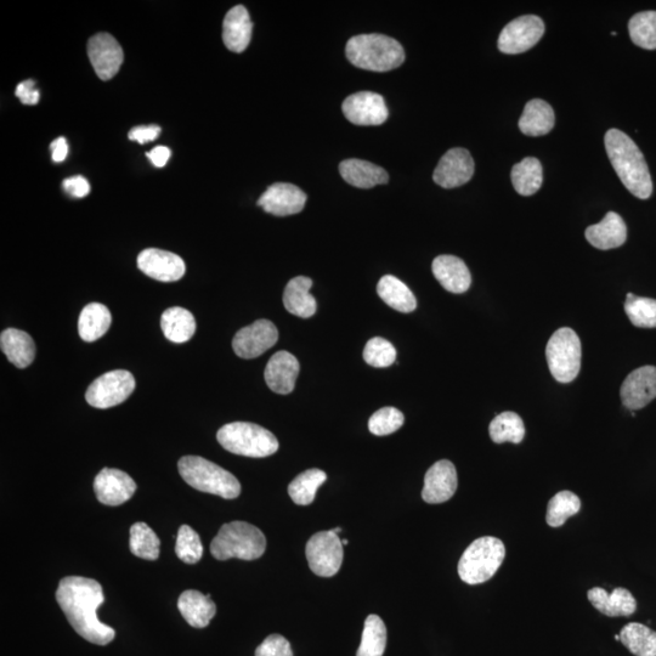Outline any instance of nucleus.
<instances>
[{"mask_svg": "<svg viewBox=\"0 0 656 656\" xmlns=\"http://www.w3.org/2000/svg\"><path fill=\"white\" fill-rule=\"evenodd\" d=\"M104 599L99 582L82 576H67L60 581L56 591V601L73 629L98 646H106L116 635L115 630L103 624L96 615Z\"/></svg>", "mask_w": 656, "mask_h": 656, "instance_id": "1", "label": "nucleus"}, {"mask_svg": "<svg viewBox=\"0 0 656 656\" xmlns=\"http://www.w3.org/2000/svg\"><path fill=\"white\" fill-rule=\"evenodd\" d=\"M604 144L610 163L625 188L637 199L648 200L653 194L652 177L635 141L619 129H610L605 134Z\"/></svg>", "mask_w": 656, "mask_h": 656, "instance_id": "2", "label": "nucleus"}, {"mask_svg": "<svg viewBox=\"0 0 656 656\" xmlns=\"http://www.w3.org/2000/svg\"><path fill=\"white\" fill-rule=\"evenodd\" d=\"M346 54L354 66L373 72L398 69L405 61L403 45L384 35H360L350 38Z\"/></svg>", "mask_w": 656, "mask_h": 656, "instance_id": "3", "label": "nucleus"}, {"mask_svg": "<svg viewBox=\"0 0 656 656\" xmlns=\"http://www.w3.org/2000/svg\"><path fill=\"white\" fill-rule=\"evenodd\" d=\"M179 473L191 488L207 494L234 500L241 494L235 475L200 456H184L178 463Z\"/></svg>", "mask_w": 656, "mask_h": 656, "instance_id": "4", "label": "nucleus"}, {"mask_svg": "<svg viewBox=\"0 0 656 656\" xmlns=\"http://www.w3.org/2000/svg\"><path fill=\"white\" fill-rule=\"evenodd\" d=\"M267 539L258 528L246 522L224 524L211 545L213 557L218 561L239 558L256 561L263 556Z\"/></svg>", "mask_w": 656, "mask_h": 656, "instance_id": "5", "label": "nucleus"}, {"mask_svg": "<svg viewBox=\"0 0 656 656\" xmlns=\"http://www.w3.org/2000/svg\"><path fill=\"white\" fill-rule=\"evenodd\" d=\"M506 547L497 537L484 536L472 542L458 562V575L468 585L489 581L500 569Z\"/></svg>", "mask_w": 656, "mask_h": 656, "instance_id": "6", "label": "nucleus"}, {"mask_svg": "<svg viewBox=\"0 0 656 656\" xmlns=\"http://www.w3.org/2000/svg\"><path fill=\"white\" fill-rule=\"evenodd\" d=\"M219 444L231 454L263 458L274 455L280 445L275 435L258 424L234 422L225 424L217 434Z\"/></svg>", "mask_w": 656, "mask_h": 656, "instance_id": "7", "label": "nucleus"}, {"mask_svg": "<svg viewBox=\"0 0 656 656\" xmlns=\"http://www.w3.org/2000/svg\"><path fill=\"white\" fill-rule=\"evenodd\" d=\"M546 358L554 380L573 382L579 375L582 358L581 342L576 332L568 327L554 332L547 343Z\"/></svg>", "mask_w": 656, "mask_h": 656, "instance_id": "8", "label": "nucleus"}, {"mask_svg": "<svg viewBox=\"0 0 656 656\" xmlns=\"http://www.w3.org/2000/svg\"><path fill=\"white\" fill-rule=\"evenodd\" d=\"M343 544L335 531H320L311 536L305 548L309 567L321 578L335 576L343 563Z\"/></svg>", "mask_w": 656, "mask_h": 656, "instance_id": "9", "label": "nucleus"}, {"mask_svg": "<svg viewBox=\"0 0 656 656\" xmlns=\"http://www.w3.org/2000/svg\"><path fill=\"white\" fill-rule=\"evenodd\" d=\"M134 389L135 380L132 373L126 370L110 371L90 384L86 400L96 409H110L124 403Z\"/></svg>", "mask_w": 656, "mask_h": 656, "instance_id": "10", "label": "nucleus"}, {"mask_svg": "<svg viewBox=\"0 0 656 656\" xmlns=\"http://www.w3.org/2000/svg\"><path fill=\"white\" fill-rule=\"evenodd\" d=\"M544 33L545 24L539 16H520L503 28L497 45L502 53L522 54L533 48Z\"/></svg>", "mask_w": 656, "mask_h": 656, "instance_id": "11", "label": "nucleus"}, {"mask_svg": "<svg viewBox=\"0 0 656 656\" xmlns=\"http://www.w3.org/2000/svg\"><path fill=\"white\" fill-rule=\"evenodd\" d=\"M279 341V331L273 322L258 320L243 327L233 341L234 352L242 359H256Z\"/></svg>", "mask_w": 656, "mask_h": 656, "instance_id": "12", "label": "nucleus"}, {"mask_svg": "<svg viewBox=\"0 0 656 656\" xmlns=\"http://www.w3.org/2000/svg\"><path fill=\"white\" fill-rule=\"evenodd\" d=\"M342 110L347 120L356 126H381L389 116L386 100L382 95L372 92L348 96Z\"/></svg>", "mask_w": 656, "mask_h": 656, "instance_id": "13", "label": "nucleus"}, {"mask_svg": "<svg viewBox=\"0 0 656 656\" xmlns=\"http://www.w3.org/2000/svg\"><path fill=\"white\" fill-rule=\"evenodd\" d=\"M88 56L96 75L103 81L115 77L123 64V49L109 33H98L89 39Z\"/></svg>", "mask_w": 656, "mask_h": 656, "instance_id": "14", "label": "nucleus"}, {"mask_svg": "<svg viewBox=\"0 0 656 656\" xmlns=\"http://www.w3.org/2000/svg\"><path fill=\"white\" fill-rule=\"evenodd\" d=\"M474 174V161L469 151L456 147L441 157L435 168L433 179L435 184L444 189H454L465 185Z\"/></svg>", "mask_w": 656, "mask_h": 656, "instance_id": "15", "label": "nucleus"}, {"mask_svg": "<svg viewBox=\"0 0 656 656\" xmlns=\"http://www.w3.org/2000/svg\"><path fill=\"white\" fill-rule=\"evenodd\" d=\"M94 490L99 502L106 506H120L132 499L137 484L126 472L104 468L94 480Z\"/></svg>", "mask_w": 656, "mask_h": 656, "instance_id": "16", "label": "nucleus"}, {"mask_svg": "<svg viewBox=\"0 0 656 656\" xmlns=\"http://www.w3.org/2000/svg\"><path fill=\"white\" fill-rule=\"evenodd\" d=\"M307 200V195L298 186L276 183L260 196L258 205L273 216L287 217L301 213Z\"/></svg>", "mask_w": 656, "mask_h": 656, "instance_id": "17", "label": "nucleus"}, {"mask_svg": "<svg viewBox=\"0 0 656 656\" xmlns=\"http://www.w3.org/2000/svg\"><path fill=\"white\" fill-rule=\"evenodd\" d=\"M622 404L641 410L656 398V367L643 366L630 373L620 390Z\"/></svg>", "mask_w": 656, "mask_h": 656, "instance_id": "18", "label": "nucleus"}, {"mask_svg": "<svg viewBox=\"0 0 656 656\" xmlns=\"http://www.w3.org/2000/svg\"><path fill=\"white\" fill-rule=\"evenodd\" d=\"M458 479L454 463L441 460L428 469L424 477L422 499L429 505H439L455 495Z\"/></svg>", "mask_w": 656, "mask_h": 656, "instance_id": "19", "label": "nucleus"}, {"mask_svg": "<svg viewBox=\"0 0 656 656\" xmlns=\"http://www.w3.org/2000/svg\"><path fill=\"white\" fill-rule=\"evenodd\" d=\"M138 267L151 279L162 282H174L185 275V263L172 252L147 248L138 257Z\"/></svg>", "mask_w": 656, "mask_h": 656, "instance_id": "20", "label": "nucleus"}, {"mask_svg": "<svg viewBox=\"0 0 656 656\" xmlns=\"http://www.w3.org/2000/svg\"><path fill=\"white\" fill-rule=\"evenodd\" d=\"M299 371L301 366L296 356L282 350L271 356L264 373L265 382L274 393L287 395L296 387Z\"/></svg>", "mask_w": 656, "mask_h": 656, "instance_id": "21", "label": "nucleus"}, {"mask_svg": "<svg viewBox=\"0 0 656 656\" xmlns=\"http://www.w3.org/2000/svg\"><path fill=\"white\" fill-rule=\"evenodd\" d=\"M253 24L250 13L243 5H236L225 15L223 41L225 47L234 53L245 52L251 43Z\"/></svg>", "mask_w": 656, "mask_h": 656, "instance_id": "22", "label": "nucleus"}, {"mask_svg": "<svg viewBox=\"0 0 656 656\" xmlns=\"http://www.w3.org/2000/svg\"><path fill=\"white\" fill-rule=\"evenodd\" d=\"M433 274L439 284L451 293L461 294L469 290L472 276L462 259L455 256H439L432 265Z\"/></svg>", "mask_w": 656, "mask_h": 656, "instance_id": "23", "label": "nucleus"}, {"mask_svg": "<svg viewBox=\"0 0 656 656\" xmlns=\"http://www.w3.org/2000/svg\"><path fill=\"white\" fill-rule=\"evenodd\" d=\"M585 236L587 241L598 250H613L626 242L627 226L618 213L609 212L601 223L588 226Z\"/></svg>", "mask_w": 656, "mask_h": 656, "instance_id": "24", "label": "nucleus"}, {"mask_svg": "<svg viewBox=\"0 0 656 656\" xmlns=\"http://www.w3.org/2000/svg\"><path fill=\"white\" fill-rule=\"evenodd\" d=\"M588 601L598 612L616 618V616H630L636 612L637 602L626 588H615L612 595L601 587L588 591Z\"/></svg>", "mask_w": 656, "mask_h": 656, "instance_id": "25", "label": "nucleus"}, {"mask_svg": "<svg viewBox=\"0 0 656 656\" xmlns=\"http://www.w3.org/2000/svg\"><path fill=\"white\" fill-rule=\"evenodd\" d=\"M339 173L348 184L358 189L375 188L376 185L387 184L389 180L386 169L358 158H350L339 164Z\"/></svg>", "mask_w": 656, "mask_h": 656, "instance_id": "26", "label": "nucleus"}, {"mask_svg": "<svg viewBox=\"0 0 656 656\" xmlns=\"http://www.w3.org/2000/svg\"><path fill=\"white\" fill-rule=\"evenodd\" d=\"M178 608L183 618L195 629H205L216 616L217 607L211 596L188 590L179 597Z\"/></svg>", "mask_w": 656, "mask_h": 656, "instance_id": "27", "label": "nucleus"}, {"mask_svg": "<svg viewBox=\"0 0 656 656\" xmlns=\"http://www.w3.org/2000/svg\"><path fill=\"white\" fill-rule=\"evenodd\" d=\"M0 347L11 364L26 369L36 358L35 342L27 332L8 328L0 336Z\"/></svg>", "mask_w": 656, "mask_h": 656, "instance_id": "28", "label": "nucleus"}, {"mask_svg": "<svg viewBox=\"0 0 656 656\" xmlns=\"http://www.w3.org/2000/svg\"><path fill=\"white\" fill-rule=\"evenodd\" d=\"M313 281L309 277L297 276L288 282L284 293V304L288 313L298 318L309 319L315 315L318 304L310 294Z\"/></svg>", "mask_w": 656, "mask_h": 656, "instance_id": "29", "label": "nucleus"}, {"mask_svg": "<svg viewBox=\"0 0 656 656\" xmlns=\"http://www.w3.org/2000/svg\"><path fill=\"white\" fill-rule=\"evenodd\" d=\"M554 111L546 101L535 99L529 101L525 106L522 117L519 120V129L529 137H541L551 132L554 127Z\"/></svg>", "mask_w": 656, "mask_h": 656, "instance_id": "30", "label": "nucleus"}, {"mask_svg": "<svg viewBox=\"0 0 656 656\" xmlns=\"http://www.w3.org/2000/svg\"><path fill=\"white\" fill-rule=\"evenodd\" d=\"M161 327L168 341L182 344L190 341L196 332V321L189 310L169 308L162 314Z\"/></svg>", "mask_w": 656, "mask_h": 656, "instance_id": "31", "label": "nucleus"}, {"mask_svg": "<svg viewBox=\"0 0 656 656\" xmlns=\"http://www.w3.org/2000/svg\"><path fill=\"white\" fill-rule=\"evenodd\" d=\"M112 324L110 310L100 303H90L83 308L78 320L79 336L84 342H95L103 337Z\"/></svg>", "mask_w": 656, "mask_h": 656, "instance_id": "32", "label": "nucleus"}, {"mask_svg": "<svg viewBox=\"0 0 656 656\" xmlns=\"http://www.w3.org/2000/svg\"><path fill=\"white\" fill-rule=\"evenodd\" d=\"M377 293L384 303L400 313H412L417 308L415 294L395 276H383L378 282Z\"/></svg>", "mask_w": 656, "mask_h": 656, "instance_id": "33", "label": "nucleus"}, {"mask_svg": "<svg viewBox=\"0 0 656 656\" xmlns=\"http://www.w3.org/2000/svg\"><path fill=\"white\" fill-rule=\"evenodd\" d=\"M512 184L514 189L522 196L536 194L544 182V171L541 162L534 157L524 158L512 169Z\"/></svg>", "mask_w": 656, "mask_h": 656, "instance_id": "34", "label": "nucleus"}, {"mask_svg": "<svg viewBox=\"0 0 656 656\" xmlns=\"http://www.w3.org/2000/svg\"><path fill=\"white\" fill-rule=\"evenodd\" d=\"M620 641L636 656H656V632L646 625L631 622L620 632Z\"/></svg>", "mask_w": 656, "mask_h": 656, "instance_id": "35", "label": "nucleus"}, {"mask_svg": "<svg viewBox=\"0 0 656 656\" xmlns=\"http://www.w3.org/2000/svg\"><path fill=\"white\" fill-rule=\"evenodd\" d=\"M327 480V474L321 469H308L298 475L288 486V494L296 505L308 506L314 502L316 492Z\"/></svg>", "mask_w": 656, "mask_h": 656, "instance_id": "36", "label": "nucleus"}, {"mask_svg": "<svg viewBox=\"0 0 656 656\" xmlns=\"http://www.w3.org/2000/svg\"><path fill=\"white\" fill-rule=\"evenodd\" d=\"M490 438L496 444H520L525 437V427L522 418L516 412H503L490 423Z\"/></svg>", "mask_w": 656, "mask_h": 656, "instance_id": "37", "label": "nucleus"}, {"mask_svg": "<svg viewBox=\"0 0 656 656\" xmlns=\"http://www.w3.org/2000/svg\"><path fill=\"white\" fill-rule=\"evenodd\" d=\"M387 647V627L380 616H367L363 638L356 656H383Z\"/></svg>", "mask_w": 656, "mask_h": 656, "instance_id": "38", "label": "nucleus"}, {"mask_svg": "<svg viewBox=\"0 0 656 656\" xmlns=\"http://www.w3.org/2000/svg\"><path fill=\"white\" fill-rule=\"evenodd\" d=\"M161 541L155 531L145 523H135L130 528V551L146 561H156L160 557Z\"/></svg>", "mask_w": 656, "mask_h": 656, "instance_id": "39", "label": "nucleus"}, {"mask_svg": "<svg viewBox=\"0 0 656 656\" xmlns=\"http://www.w3.org/2000/svg\"><path fill=\"white\" fill-rule=\"evenodd\" d=\"M581 510V501L571 491H561L554 495L547 506L546 522L552 528H559L567 522L570 517L575 516Z\"/></svg>", "mask_w": 656, "mask_h": 656, "instance_id": "40", "label": "nucleus"}, {"mask_svg": "<svg viewBox=\"0 0 656 656\" xmlns=\"http://www.w3.org/2000/svg\"><path fill=\"white\" fill-rule=\"evenodd\" d=\"M632 42L647 50L656 49V11L638 13L629 22Z\"/></svg>", "mask_w": 656, "mask_h": 656, "instance_id": "41", "label": "nucleus"}, {"mask_svg": "<svg viewBox=\"0 0 656 656\" xmlns=\"http://www.w3.org/2000/svg\"><path fill=\"white\" fill-rule=\"evenodd\" d=\"M625 313L636 327L656 328V301L653 298L627 294Z\"/></svg>", "mask_w": 656, "mask_h": 656, "instance_id": "42", "label": "nucleus"}, {"mask_svg": "<svg viewBox=\"0 0 656 656\" xmlns=\"http://www.w3.org/2000/svg\"><path fill=\"white\" fill-rule=\"evenodd\" d=\"M175 553H177L180 561L186 564H196L201 561L203 556V546L199 534L189 527L183 525L180 527L177 536V545H175Z\"/></svg>", "mask_w": 656, "mask_h": 656, "instance_id": "43", "label": "nucleus"}, {"mask_svg": "<svg viewBox=\"0 0 656 656\" xmlns=\"http://www.w3.org/2000/svg\"><path fill=\"white\" fill-rule=\"evenodd\" d=\"M364 360L372 367L384 369L392 366L397 360V349L387 339L375 337L366 344Z\"/></svg>", "mask_w": 656, "mask_h": 656, "instance_id": "44", "label": "nucleus"}, {"mask_svg": "<svg viewBox=\"0 0 656 656\" xmlns=\"http://www.w3.org/2000/svg\"><path fill=\"white\" fill-rule=\"evenodd\" d=\"M404 422L405 417L403 412L395 409V407H383V409L378 410L371 416L369 429L377 437H384V435L399 431L403 427Z\"/></svg>", "mask_w": 656, "mask_h": 656, "instance_id": "45", "label": "nucleus"}, {"mask_svg": "<svg viewBox=\"0 0 656 656\" xmlns=\"http://www.w3.org/2000/svg\"><path fill=\"white\" fill-rule=\"evenodd\" d=\"M256 656H293V652L284 636L271 635L257 648Z\"/></svg>", "mask_w": 656, "mask_h": 656, "instance_id": "46", "label": "nucleus"}, {"mask_svg": "<svg viewBox=\"0 0 656 656\" xmlns=\"http://www.w3.org/2000/svg\"><path fill=\"white\" fill-rule=\"evenodd\" d=\"M15 95L21 100V103L24 105H37L39 98L38 90L36 89V82L32 79L28 81L21 82L18 87H16Z\"/></svg>", "mask_w": 656, "mask_h": 656, "instance_id": "47", "label": "nucleus"}, {"mask_svg": "<svg viewBox=\"0 0 656 656\" xmlns=\"http://www.w3.org/2000/svg\"><path fill=\"white\" fill-rule=\"evenodd\" d=\"M62 185H64L67 194L76 197V199H83V197L88 196L90 192V184L88 183V180L81 177V175H76V177L66 179Z\"/></svg>", "mask_w": 656, "mask_h": 656, "instance_id": "48", "label": "nucleus"}, {"mask_svg": "<svg viewBox=\"0 0 656 656\" xmlns=\"http://www.w3.org/2000/svg\"><path fill=\"white\" fill-rule=\"evenodd\" d=\"M160 134L161 128L156 126V124H151V126L133 128L130 130L128 137L130 140L138 141L139 144H146L156 140Z\"/></svg>", "mask_w": 656, "mask_h": 656, "instance_id": "49", "label": "nucleus"}, {"mask_svg": "<svg viewBox=\"0 0 656 656\" xmlns=\"http://www.w3.org/2000/svg\"><path fill=\"white\" fill-rule=\"evenodd\" d=\"M172 152L166 146H157L151 152H147L146 156L150 158L152 164L157 168L166 166Z\"/></svg>", "mask_w": 656, "mask_h": 656, "instance_id": "50", "label": "nucleus"}, {"mask_svg": "<svg viewBox=\"0 0 656 656\" xmlns=\"http://www.w3.org/2000/svg\"><path fill=\"white\" fill-rule=\"evenodd\" d=\"M50 150H52L53 161L60 163L66 160L67 154H69V145L65 138H58L50 145Z\"/></svg>", "mask_w": 656, "mask_h": 656, "instance_id": "51", "label": "nucleus"}, {"mask_svg": "<svg viewBox=\"0 0 656 656\" xmlns=\"http://www.w3.org/2000/svg\"><path fill=\"white\" fill-rule=\"evenodd\" d=\"M333 531H335L336 534H339L342 533V528H335Z\"/></svg>", "mask_w": 656, "mask_h": 656, "instance_id": "52", "label": "nucleus"}, {"mask_svg": "<svg viewBox=\"0 0 656 656\" xmlns=\"http://www.w3.org/2000/svg\"><path fill=\"white\" fill-rule=\"evenodd\" d=\"M342 544H343V546H347L349 544V541L348 540H342Z\"/></svg>", "mask_w": 656, "mask_h": 656, "instance_id": "53", "label": "nucleus"}, {"mask_svg": "<svg viewBox=\"0 0 656 656\" xmlns=\"http://www.w3.org/2000/svg\"><path fill=\"white\" fill-rule=\"evenodd\" d=\"M616 641H620V635L615 636Z\"/></svg>", "mask_w": 656, "mask_h": 656, "instance_id": "54", "label": "nucleus"}]
</instances>
